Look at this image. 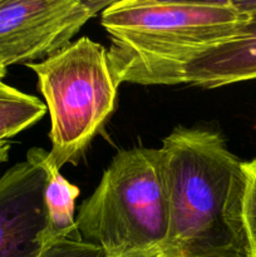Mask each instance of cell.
<instances>
[{
    "mask_svg": "<svg viewBox=\"0 0 256 257\" xmlns=\"http://www.w3.org/2000/svg\"><path fill=\"white\" fill-rule=\"evenodd\" d=\"M160 151L168 201L162 257H251L245 168L222 135L180 125Z\"/></svg>",
    "mask_w": 256,
    "mask_h": 257,
    "instance_id": "6da1fadb",
    "label": "cell"
},
{
    "mask_svg": "<svg viewBox=\"0 0 256 257\" xmlns=\"http://www.w3.org/2000/svg\"><path fill=\"white\" fill-rule=\"evenodd\" d=\"M247 17L233 0L112 2L100 24L112 39L113 77L118 85H172L183 63L235 34Z\"/></svg>",
    "mask_w": 256,
    "mask_h": 257,
    "instance_id": "7a4b0ae2",
    "label": "cell"
},
{
    "mask_svg": "<svg viewBox=\"0 0 256 257\" xmlns=\"http://www.w3.org/2000/svg\"><path fill=\"white\" fill-rule=\"evenodd\" d=\"M82 240L108 257L161 251L168 231V201L160 148L119 151L75 218Z\"/></svg>",
    "mask_w": 256,
    "mask_h": 257,
    "instance_id": "3957f363",
    "label": "cell"
},
{
    "mask_svg": "<svg viewBox=\"0 0 256 257\" xmlns=\"http://www.w3.org/2000/svg\"><path fill=\"white\" fill-rule=\"evenodd\" d=\"M27 67L37 74L50 115L48 160L59 171L68 163L75 165L115 108L119 85L107 49L82 37Z\"/></svg>",
    "mask_w": 256,
    "mask_h": 257,
    "instance_id": "277c9868",
    "label": "cell"
},
{
    "mask_svg": "<svg viewBox=\"0 0 256 257\" xmlns=\"http://www.w3.org/2000/svg\"><path fill=\"white\" fill-rule=\"evenodd\" d=\"M112 2L0 0V80L14 64L40 62L69 45Z\"/></svg>",
    "mask_w": 256,
    "mask_h": 257,
    "instance_id": "5b68a950",
    "label": "cell"
},
{
    "mask_svg": "<svg viewBox=\"0 0 256 257\" xmlns=\"http://www.w3.org/2000/svg\"><path fill=\"white\" fill-rule=\"evenodd\" d=\"M47 172L40 148L0 177V257H37L44 246Z\"/></svg>",
    "mask_w": 256,
    "mask_h": 257,
    "instance_id": "8992f818",
    "label": "cell"
},
{
    "mask_svg": "<svg viewBox=\"0 0 256 257\" xmlns=\"http://www.w3.org/2000/svg\"><path fill=\"white\" fill-rule=\"evenodd\" d=\"M236 8L248 15L237 32L227 39L206 48L183 63L172 85L186 84L212 89L256 79V0H233Z\"/></svg>",
    "mask_w": 256,
    "mask_h": 257,
    "instance_id": "52a82bcc",
    "label": "cell"
},
{
    "mask_svg": "<svg viewBox=\"0 0 256 257\" xmlns=\"http://www.w3.org/2000/svg\"><path fill=\"white\" fill-rule=\"evenodd\" d=\"M40 162L47 172L44 205L47 212V228L44 245L60 238H80L74 218L75 200L79 187L72 185L60 175L59 170L48 160V152L40 148Z\"/></svg>",
    "mask_w": 256,
    "mask_h": 257,
    "instance_id": "ba28073f",
    "label": "cell"
},
{
    "mask_svg": "<svg viewBox=\"0 0 256 257\" xmlns=\"http://www.w3.org/2000/svg\"><path fill=\"white\" fill-rule=\"evenodd\" d=\"M47 105L0 80V145L32 127L47 113Z\"/></svg>",
    "mask_w": 256,
    "mask_h": 257,
    "instance_id": "9c48e42d",
    "label": "cell"
},
{
    "mask_svg": "<svg viewBox=\"0 0 256 257\" xmlns=\"http://www.w3.org/2000/svg\"><path fill=\"white\" fill-rule=\"evenodd\" d=\"M246 175L243 198V222L250 245L251 257H256V158L243 162Z\"/></svg>",
    "mask_w": 256,
    "mask_h": 257,
    "instance_id": "30bf717a",
    "label": "cell"
},
{
    "mask_svg": "<svg viewBox=\"0 0 256 257\" xmlns=\"http://www.w3.org/2000/svg\"><path fill=\"white\" fill-rule=\"evenodd\" d=\"M37 257H108L99 246L82 238H60L43 246Z\"/></svg>",
    "mask_w": 256,
    "mask_h": 257,
    "instance_id": "8fae6325",
    "label": "cell"
},
{
    "mask_svg": "<svg viewBox=\"0 0 256 257\" xmlns=\"http://www.w3.org/2000/svg\"><path fill=\"white\" fill-rule=\"evenodd\" d=\"M118 257H162L161 251H147V252H135V253H128V255L118 256Z\"/></svg>",
    "mask_w": 256,
    "mask_h": 257,
    "instance_id": "7c38bea8",
    "label": "cell"
},
{
    "mask_svg": "<svg viewBox=\"0 0 256 257\" xmlns=\"http://www.w3.org/2000/svg\"><path fill=\"white\" fill-rule=\"evenodd\" d=\"M9 151H10V143H4L0 145V165L4 163L5 161L9 157Z\"/></svg>",
    "mask_w": 256,
    "mask_h": 257,
    "instance_id": "4fadbf2b",
    "label": "cell"
}]
</instances>
